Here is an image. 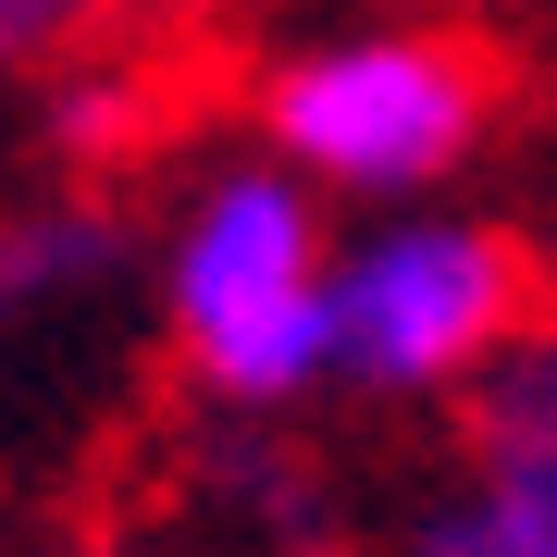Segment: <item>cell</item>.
I'll use <instances>...</instances> for the list:
<instances>
[{
	"label": "cell",
	"mask_w": 557,
	"mask_h": 557,
	"mask_svg": "<svg viewBox=\"0 0 557 557\" xmlns=\"http://www.w3.org/2000/svg\"><path fill=\"white\" fill-rule=\"evenodd\" d=\"M384 557H545V545L508 520V496L471 471V458H446V471H434V483H421V496L397 508Z\"/></svg>",
	"instance_id": "obj_6"
},
{
	"label": "cell",
	"mask_w": 557,
	"mask_h": 557,
	"mask_svg": "<svg viewBox=\"0 0 557 557\" xmlns=\"http://www.w3.org/2000/svg\"><path fill=\"white\" fill-rule=\"evenodd\" d=\"M508 124V50L471 13H359L335 0L248 75V137L347 211L446 199Z\"/></svg>",
	"instance_id": "obj_2"
},
{
	"label": "cell",
	"mask_w": 557,
	"mask_h": 557,
	"mask_svg": "<svg viewBox=\"0 0 557 557\" xmlns=\"http://www.w3.org/2000/svg\"><path fill=\"white\" fill-rule=\"evenodd\" d=\"M446 458H471V471L508 496V520L557 557V322L458 397V446Z\"/></svg>",
	"instance_id": "obj_5"
},
{
	"label": "cell",
	"mask_w": 557,
	"mask_h": 557,
	"mask_svg": "<svg viewBox=\"0 0 557 557\" xmlns=\"http://www.w3.org/2000/svg\"><path fill=\"white\" fill-rule=\"evenodd\" d=\"M124 298H149V236L124 223V199H100L87 174L0 199V397L50 384Z\"/></svg>",
	"instance_id": "obj_4"
},
{
	"label": "cell",
	"mask_w": 557,
	"mask_h": 557,
	"mask_svg": "<svg viewBox=\"0 0 557 557\" xmlns=\"http://www.w3.org/2000/svg\"><path fill=\"white\" fill-rule=\"evenodd\" d=\"M137 13H161V0H0V87H25V75H62V62L112 50Z\"/></svg>",
	"instance_id": "obj_7"
},
{
	"label": "cell",
	"mask_w": 557,
	"mask_h": 557,
	"mask_svg": "<svg viewBox=\"0 0 557 557\" xmlns=\"http://www.w3.org/2000/svg\"><path fill=\"white\" fill-rule=\"evenodd\" d=\"M38 557H112V545H38Z\"/></svg>",
	"instance_id": "obj_10"
},
{
	"label": "cell",
	"mask_w": 557,
	"mask_h": 557,
	"mask_svg": "<svg viewBox=\"0 0 557 557\" xmlns=\"http://www.w3.org/2000/svg\"><path fill=\"white\" fill-rule=\"evenodd\" d=\"M359 13H471V25H483L496 0H359Z\"/></svg>",
	"instance_id": "obj_9"
},
{
	"label": "cell",
	"mask_w": 557,
	"mask_h": 557,
	"mask_svg": "<svg viewBox=\"0 0 557 557\" xmlns=\"http://www.w3.org/2000/svg\"><path fill=\"white\" fill-rule=\"evenodd\" d=\"M545 322V248L508 211L409 199L335 236V397L359 409H458Z\"/></svg>",
	"instance_id": "obj_3"
},
{
	"label": "cell",
	"mask_w": 557,
	"mask_h": 557,
	"mask_svg": "<svg viewBox=\"0 0 557 557\" xmlns=\"http://www.w3.org/2000/svg\"><path fill=\"white\" fill-rule=\"evenodd\" d=\"M38 124H50V161H62V174H112V149L137 137V87L87 50V62H62V75H50Z\"/></svg>",
	"instance_id": "obj_8"
},
{
	"label": "cell",
	"mask_w": 557,
	"mask_h": 557,
	"mask_svg": "<svg viewBox=\"0 0 557 557\" xmlns=\"http://www.w3.org/2000/svg\"><path fill=\"white\" fill-rule=\"evenodd\" d=\"M149 322L174 384L236 434L335 397V199L273 149H223L149 236Z\"/></svg>",
	"instance_id": "obj_1"
}]
</instances>
